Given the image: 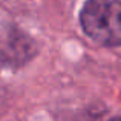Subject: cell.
<instances>
[{
    "mask_svg": "<svg viewBox=\"0 0 121 121\" xmlns=\"http://www.w3.org/2000/svg\"><path fill=\"white\" fill-rule=\"evenodd\" d=\"M81 29L101 46H121V0H92L80 9Z\"/></svg>",
    "mask_w": 121,
    "mask_h": 121,
    "instance_id": "1",
    "label": "cell"
},
{
    "mask_svg": "<svg viewBox=\"0 0 121 121\" xmlns=\"http://www.w3.org/2000/svg\"><path fill=\"white\" fill-rule=\"evenodd\" d=\"M110 121H121V117H117V118H112Z\"/></svg>",
    "mask_w": 121,
    "mask_h": 121,
    "instance_id": "2",
    "label": "cell"
}]
</instances>
